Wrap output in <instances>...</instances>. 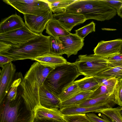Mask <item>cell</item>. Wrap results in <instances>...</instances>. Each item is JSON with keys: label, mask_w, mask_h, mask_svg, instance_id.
Masks as SVG:
<instances>
[{"label": "cell", "mask_w": 122, "mask_h": 122, "mask_svg": "<svg viewBox=\"0 0 122 122\" xmlns=\"http://www.w3.org/2000/svg\"><path fill=\"white\" fill-rule=\"evenodd\" d=\"M46 32L52 37L56 38L65 36L71 33L67 31L56 20L53 18L47 23L46 27Z\"/></svg>", "instance_id": "d6986e66"}, {"label": "cell", "mask_w": 122, "mask_h": 122, "mask_svg": "<svg viewBox=\"0 0 122 122\" xmlns=\"http://www.w3.org/2000/svg\"></svg>", "instance_id": "ee69618b"}, {"label": "cell", "mask_w": 122, "mask_h": 122, "mask_svg": "<svg viewBox=\"0 0 122 122\" xmlns=\"http://www.w3.org/2000/svg\"><path fill=\"white\" fill-rule=\"evenodd\" d=\"M98 76L114 77L118 79H122V65L117 67L109 68L99 73Z\"/></svg>", "instance_id": "4316f807"}, {"label": "cell", "mask_w": 122, "mask_h": 122, "mask_svg": "<svg viewBox=\"0 0 122 122\" xmlns=\"http://www.w3.org/2000/svg\"><path fill=\"white\" fill-rule=\"evenodd\" d=\"M122 39H117L99 42L93 50L94 54L100 57L108 58L120 53Z\"/></svg>", "instance_id": "8fae6325"}, {"label": "cell", "mask_w": 122, "mask_h": 122, "mask_svg": "<svg viewBox=\"0 0 122 122\" xmlns=\"http://www.w3.org/2000/svg\"><path fill=\"white\" fill-rule=\"evenodd\" d=\"M116 104L115 91L113 93L106 94L97 98L87 99L77 105L83 107L100 106L106 108H113Z\"/></svg>", "instance_id": "9a60e30c"}, {"label": "cell", "mask_w": 122, "mask_h": 122, "mask_svg": "<svg viewBox=\"0 0 122 122\" xmlns=\"http://www.w3.org/2000/svg\"><path fill=\"white\" fill-rule=\"evenodd\" d=\"M109 68L122 65V54L120 53L108 58Z\"/></svg>", "instance_id": "d6a6232c"}, {"label": "cell", "mask_w": 122, "mask_h": 122, "mask_svg": "<svg viewBox=\"0 0 122 122\" xmlns=\"http://www.w3.org/2000/svg\"><path fill=\"white\" fill-rule=\"evenodd\" d=\"M115 86L108 87L103 85H100L95 91L93 92L88 99L97 98L105 95L114 92Z\"/></svg>", "instance_id": "83f0119b"}, {"label": "cell", "mask_w": 122, "mask_h": 122, "mask_svg": "<svg viewBox=\"0 0 122 122\" xmlns=\"http://www.w3.org/2000/svg\"><path fill=\"white\" fill-rule=\"evenodd\" d=\"M52 18L58 21L69 32L75 26L83 23L87 20L82 15L66 12L53 14Z\"/></svg>", "instance_id": "4fadbf2b"}, {"label": "cell", "mask_w": 122, "mask_h": 122, "mask_svg": "<svg viewBox=\"0 0 122 122\" xmlns=\"http://www.w3.org/2000/svg\"><path fill=\"white\" fill-rule=\"evenodd\" d=\"M122 107L115 108H106L99 110V113L103 114L111 119L117 122H122V117L120 113Z\"/></svg>", "instance_id": "cb8c5ba5"}, {"label": "cell", "mask_w": 122, "mask_h": 122, "mask_svg": "<svg viewBox=\"0 0 122 122\" xmlns=\"http://www.w3.org/2000/svg\"><path fill=\"white\" fill-rule=\"evenodd\" d=\"M115 94L117 104L122 106V79H118L116 84Z\"/></svg>", "instance_id": "836d02e7"}, {"label": "cell", "mask_w": 122, "mask_h": 122, "mask_svg": "<svg viewBox=\"0 0 122 122\" xmlns=\"http://www.w3.org/2000/svg\"><path fill=\"white\" fill-rule=\"evenodd\" d=\"M52 12L51 10L41 15L23 14L25 24L32 32L38 34L41 33L46 29L48 22L52 18Z\"/></svg>", "instance_id": "30bf717a"}, {"label": "cell", "mask_w": 122, "mask_h": 122, "mask_svg": "<svg viewBox=\"0 0 122 122\" xmlns=\"http://www.w3.org/2000/svg\"><path fill=\"white\" fill-rule=\"evenodd\" d=\"M93 92L89 91L80 92L70 98L61 102L60 109L80 104L88 99Z\"/></svg>", "instance_id": "7402d4cb"}, {"label": "cell", "mask_w": 122, "mask_h": 122, "mask_svg": "<svg viewBox=\"0 0 122 122\" xmlns=\"http://www.w3.org/2000/svg\"><path fill=\"white\" fill-rule=\"evenodd\" d=\"M63 119L67 122H92L86 114L63 115Z\"/></svg>", "instance_id": "1f68e13d"}, {"label": "cell", "mask_w": 122, "mask_h": 122, "mask_svg": "<svg viewBox=\"0 0 122 122\" xmlns=\"http://www.w3.org/2000/svg\"><path fill=\"white\" fill-rule=\"evenodd\" d=\"M13 61L14 59L12 58L0 54V66L2 68Z\"/></svg>", "instance_id": "d590c367"}, {"label": "cell", "mask_w": 122, "mask_h": 122, "mask_svg": "<svg viewBox=\"0 0 122 122\" xmlns=\"http://www.w3.org/2000/svg\"><path fill=\"white\" fill-rule=\"evenodd\" d=\"M63 45V54H65L67 57L72 55H76L78 51L82 49L84 39H82L75 33L59 37Z\"/></svg>", "instance_id": "7c38bea8"}, {"label": "cell", "mask_w": 122, "mask_h": 122, "mask_svg": "<svg viewBox=\"0 0 122 122\" xmlns=\"http://www.w3.org/2000/svg\"><path fill=\"white\" fill-rule=\"evenodd\" d=\"M104 1L116 10H118L122 5V0H107Z\"/></svg>", "instance_id": "8d00e7d4"}, {"label": "cell", "mask_w": 122, "mask_h": 122, "mask_svg": "<svg viewBox=\"0 0 122 122\" xmlns=\"http://www.w3.org/2000/svg\"><path fill=\"white\" fill-rule=\"evenodd\" d=\"M39 34L32 32L25 25L18 29L0 33V41L10 45L12 47H18Z\"/></svg>", "instance_id": "ba28073f"}, {"label": "cell", "mask_w": 122, "mask_h": 122, "mask_svg": "<svg viewBox=\"0 0 122 122\" xmlns=\"http://www.w3.org/2000/svg\"><path fill=\"white\" fill-rule=\"evenodd\" d=\"M95 31V24L92 21L89 24L75 30V34L82 39L84 38L89 34Z\"/></svg>", "instance_id": "f546056e"}, {"label": "cell", "mask_w": 122, "mask_h": 122, "mask_svg": "<svg viewBox=\"0 0 122 122\" xmlns=\"http://www.w3.org/2000/svg\"><path fill=\"white\" fill-rule=\"evenodd\" d=\"M51 37L39 34L19 47H12L0 54L11 57L14 61L26 59L34 60L37 57L50 53Z\"/></svg>", "instance_id": "3957f363"}, {"label": "cell", "mask_w": 122, "mask_h": 122, "mask_svg": "<svg viewBox=\"0 0 122 122\" xmlns=\"http://www.w3.org/2000/svg\"><path fill=\"white\" fill-rule=\"evenodd\" d=\"M106 108L100 106L92 107H83L77 105L64 107L60 109L61 113L63 115H72L78 114H86L90 112L99 113V110Z\"/></svg>", "instance_id": "ffe728a7"}, {"label": "cell", "mask_w": 122, "mask_h": 122, "mask_svg": "<svg viewBox=\"0 0 122 122\" xmlns=\"http://www.w3.org/2000/svg\"><path fill=\"white\" fill-rule=\"evenodd\" d=\"M25 25L22 19L16 14L3 20L0 24V33L20 28Z\"/></svg>", "instance_id": "2e32d148"}, {"label": "cell", "mask_w": 122, "mask_h": 122, "mask_svg": "<svg viewBox=\"0 0 122 122\" xmlns=\"http://www.w3.org/2000/svg\"><path fill=\"white\" fill-rule=\"evenodd\" d=\"M120 112L121 115L122 117V109H121V110Z\"/></svg>", "instance_id": "7bdbcfd3"}, {"label": "cell", "mask_w": 122, "mask_h": 122, "mask_svg": "<svg viewBox=\"0 0 122 122\" xmlns=\"http://www.w3.org/2000/svg\"><path fill=\"white\" fill-rule=\"evenodd\" d=\"M34 122H67L65 120L60 121L53 119H39L35 118Z\"/></svg>", "instance_id": "f35d334b"}, {"label": "cell", "mask_w": 122, "mask_h": 122, "mask_svg": "<svg viewBox=\"0 0 122 122\" xmlns=\"http://www.w3.org/2000/svg\"><path fill=\"white\" fill-rule=\"evenodd\" d=\"M52 12L58 14L66 12L67 7L76 0H47Z\"/></svg>", "instance_id": "603a6c76"}, {"label": "cell", "mask_w": 122, "mask_h": 122, "mask_svg": "<svg viewBox=\"0 0 122 122\" xmlns=\"http://www.w3.org/2000/svg\"><path fill=\"white\" fill-rule=\"evenodd\" d=\"M11 47L10 45L0 41V53L7 51Z\"/></svg>", "instance_id": "74e56055"}, {"label": "cell", "mask_w": 122, "mask_h": 122, "mask_svg": "<svg viewBox=\"0 0 122 122\" xmlns=\"http://www.w3.org/2000/svg\"><path fill=\"white\" fill-rule=\"evenodd\" d=\"M23 78L20 72L16 74L14 80L6 97L10 101H12L15 99L17 94L18 88Z\"/></svg>", "instance_id": "d4e9b609"}, {"label": "cell", "mask_w": 122, "mask_h": 122, "mask_svg": "<svg viewBox=\"0 0 122 122\" xmlns=\"http://www.w3.org/2000/svg\"><path fill=\"white\" fill-rule=\"evenodd\" d=\"M35 118L39 119H53L63 121V115L60 109H50L42 107L36 108L34 111Z\"/></svg>", "instance_id": "e0dca14e"}, {"label": "cell", "mask_w": 122, "mask_h": 122, "mask_svg": "<svg viewBox=\"0 0 122 122\" xmlns=\"http://www.w3.org/2000/svg\"><path fill=\"white\" fill-rule=\"evenodd\" d=\"M16 68L12 62L4 66L0 76V103L6 96L14 80Z\"/></svg>", "instance_id": "9c48e42d"}, {"label": "cell", "mask_w": 122, "mask_h": 122, "mask_svg": "<svg viewBox=\"0 0 122 122\" xmlns=\"http://www.w3.org/2000/svg\"><path fill=\"white\" fill-rule=\"evenodd\" d=\"M20 12L35 15H42L51 9L47 0H3Z\"/></svg>", "instance_id": "52a82bcc"}, {"label": "cell", "mask_w": 122, "mask_h": 122, "mask_svg": "<svg viewBox=\"0 0 122 122\" xmlns=\"http://www.w3.org/2000/svg\"><path fill=\"white\" fill-rule=\"evenodd\" d=\"M74 82L77 84L80 91L93 92L100 86L94 76H86Z\"/></svg>", "instance_id": "44dd1931"}, {"label": "cell", "mask_w": 122, "mask_h": 122, "mask_svg": "<svg viewBox=\"0 0 122 122\" xmlns=\"http://www.w3.org/2000/svg\"><path fill=\"white\" fill-rule=\"evenodd\" d=\"M80 92L77 84L74 82L64 90L59 95L58 97L61 102L64 101Z\"/></svg>", "instance_id": "484cf974"}, {"label": "cell", "mask_w": 122, "mask_h": 122, "mask_svg": "<svg viewBox=\"0 0 122 122\" xmlns=\"http://www.w3.org/2000/svg\"><path fill=\"white\" fill-rule=\"evenodd\" d=\"M81 75L74 63L67 62L54 69L47 76L43 84L58 97L63 90Z\"/></svg>", "instance_id": "277c9868"}, {"label": "cell", "mask_w": 122, "mask_h": 122, "mask_svg": "<svg viewBox=\"0 0 122 122\" xmlns=\"http://www.w3.org/2000/svg\"><path fill=\"white\" fill-rule=\"evenodd\" d=\"M54 69L43 66L36 61L31 65L20 83L22 89V97L28 110L34 114L35 110L41 107L40 87Z\"/></svg>", "instance_id": "6da1fadb"}, {"label": "cell", "mask_w": 122, "mask_h": 122, "mask_svg": "<svg viewBox=\"0 0 122 122\" xmlns=\"http://www.w3.org/2000/svg\"><path fill=\"white\" fill-rule=\"evenodd\" d=\"M120 53L122 54V44L121 46Z\"/></svg>", "instance_id": "b9f144b4"}, {"label": "cell", "mask_w": 122, "mask_h": 122, "mask_svg": "<svg viewBox=\"0 0 122 122\" xmlns=\"http://www.w3.org/2000/svg\"><path fill=\"white\" fill-rule=\"evenodd\" d=\"M100 85L108 87L116 86L118 79L115 77L100 76H94Z\"/></svg>", "instance_id": "4dcf8cb0"}, {"label": "cell", "mask_w": 122, "mask_h": 122, "mask_svg": "<svg viewBox=\"0 0 122 122\" xmlns=\"http://www.w3.org/2000/svg\"><path fill=\"white\" fill-rule=\"evenodd\" d=\"M86 116L92 122H111L109 118L102 114L100 118L93 113H89L86 114Z\"/></svg>", "instance_id": "e575fe53"}, {"label": "cell", "mask_w": 122, "mask_h": 122, "mask_svg": "<svg viewBox=\"0 0 122 122\" xmlns=\"http://www.w3.org/2000/svg\"><path fill=\"white\" fill-rule=\"evenodd\" d=\"M66 12L82 15L87 20L101 21L111 19L117 13L104 0H76L67 7Z\"/></svg>", "instance_id": "7a4b0ae2"}, {"label": "cell", "mask_w": 122, "mask_h": 122, "mask_svg": "<svg viewBox=\"0 0 122 122\" xmlns=\"http://www.w3.org/2000/svg\"><path fill=\"white\" fill-rule=\"evenodd\" d=\"M109 120L111 122H117L116 121L114 120L111 119L109 118Z\"/></svg>", "instance_id": "60d3db41"}, {"label": "cell", "mask_w": 122, "mask_h": 122, "mask_svg": "<svg viewBox=\"0 0 122 122\" xmlns=\"http://www.w3.org/2000/svg\"><path fill=\"white\" fill-rule=\"evenodd\" d=\"M22 92L19 86L15 100L10 101L6 97L0 103V122H34V114L28 109Z\"/></svg>", "instance_id": "5b68a950"}, {"label": "cell", "mask_w": 122, "mask_h": 122, "mask_svg": "<svg viewBox=\"0 0 122 122\" xmlns=\"http://www.w3.org/2000/svg\"><path fill=\"white\" fill-rule=\"evenodd\" d=\"M35 60L41 65L55 68L57 66L66 63V60L61 56L50 53L46 54L35 58Z\"/></svg>", "instance_id": "ac0fdd59"}, {"label": "cell", "mask_w": 122, "mask_h": 122, "mask_svg": "<svg viewBox=\"0 0 122 122\" xmlns=\"http://www.w3.org/2000/svg\"><path fill=\"white\" fill-rule=\"evenodd\" d=\"M81 75L94 76L109 68L108 58L94 54L80 55L74 63Z\"/></svg>", "instance_id": "8992f818"}, {"label": "cell", "mask_w": 122, "mask_h": 122, "mask_svg": "<svg viewBox=\"0 0 122 122\" xmlns=\"http://www.w3.org/2000/svg\"><path fill=\"white\" fill-rule=\"evenodd\" d=\"M116 11L118 15L122 18V5L118 10Z\"/></svg>", "instance_id": "ab89813d"}, {"label": "cell", "mask_w": 122, "mask_h": 122, "mask_svg": "<svg viewBox=\"0 0 122 122\" xmlns=\"http://www.w3.org/2000/svg\"><path fill=\"white\" fill-rule=\"evenodd\" d=\"M39 97L41 106L50 109L60 108L61 102L58 97L49 91L43 84L40 87Z\"/></svg>", "instance_id": "5bb4252c"}, {"label": "cell", "mask_w": 122, "mask_h": 122, "mask_svg": "<svg viewBox=\"0 0 122 122\" xmlns=\"http://www.w3.org/2000/svg\"><path fill=\"white\" fill-rule=\"evenodd\" d=\"M51 45L50 53L60 56L63 55V45L61 41L58 38L51 36Z\"/></svg>", "instance_id": "f1b7e54d"}]
</instances>
